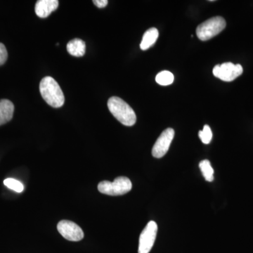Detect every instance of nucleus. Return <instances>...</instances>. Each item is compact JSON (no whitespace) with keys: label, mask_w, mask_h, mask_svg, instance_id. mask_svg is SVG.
I'll return each mask as SVG.
<instances>
[{"label":"nucleus","mask_w":253,"mask_h":253,"mask_svg":"<svg viewBox=\"0 0 253 253\" xmlns=\"http://www.w3.org/2000/svg\"><path fill=\"white\" fill-rule=\"evenodd\" d=\"M40 91L43 99L51 107L60 108L64 104V94L54 78L50 76L43 78L40 84Z\"/></svg>","instance_id":"obj_1"},{"label":"nucleus","mask_w":253,"mask_h":253,"mask_svg":"<svg viewBox=\"0 0 253 253\" xmlns=\"http://www.w3.org/2000/svg\"><path fill=\"white\" fill-rule=\"evenodd\" d=\"M108 107L113 116L124 126H131L136 123V116L129 104L117 96H113L108 101Z\"/></svg>","instance_id":"obj_2"},{"label":"nucleus","mask_w":253,"mask_h":253,"mask_svg":"<svg viewBox=\"0 0 253 253\" xmlns=\"http://www.w3.org/2000/svg\"><path fill=\"white\" fill-rule=\"evenodd\" d=\"M226 21L221 16H215L208 19L196 28V35L199 40L207 41L217 36L226 28Z\"/></svg>","instance_id":"obj_3"},{"label":"nucleus","mask_w":253,"mask_h":253,"mask_svg":"<svg viewBox=\"0 0 253 253\" xmlns=\"http://www.w3.org/2000/svg\"><path fill=\"white\" fill-rule=\"evenodd\" d=\"M132 188L130 179L126 176H119L111 182L103 181L98 185V190L101 194L109 196H121L129 192Z\"/></svg>","instance_id":"obj_4"},{"label":"nucleus","mask_w":253,"mask_h":253,"mask_svg":"<svg viewBox=\"0 0 253 253\" xmlns=\"http://www.w3.org/2000/svg\"><path fill=\"white\" fill-rule=\"evenodd\" d=\"M244 72V68L240 64L233 63H224L217 65L213 68V75L224 82H231L239 77Z\"/></svg>","instance_id":"obj_5"},{"label":"nucleus","mask_w":253,"mask_h":253,"mask_svg":"<svg viewBox=\"0 0 253 253\" xmlns=\"http://www.w3.org/2000/svg\"><path fill=\"white\" fill-rule=\"evenodd\" d=\"M157 231V224L154 221H149L139 237L138 253H149L154 246Z\"/></svg>","instance_id":"obj_6"},{"label":"nucleus","mask_w":253,"mask_h":253,"mask_svg":"<svg viewBox=\"0 0 253 253\" xmlns=\"http://www.w3.org/2000/svg\"><path fill=\"white\" fill-rule=\"evenodd\" d=\"M59 234L70 241H80L84 238V232L78 224L69 220L60 221L57 224Z\"/></svg>","instance_id":"obj_7"},{"label":"nucleus","mask_w":253,"mask_h":253,"mask_svg":"<svg viewBox=\"0 0 253 253\" xmlns=\"http://www.w3.org/2000/svg\"><path fill=\"white\" fill-rule=\"evenodd\" d=\"M174 136V131L172 128H168L163 131L153 147V156L156 158H161L167 154Z\"/></svg>","instance_id":"obj_8"},{"label":"nucleus","mask_w":253,"mask_h":253,"mask_svg":"<svg viewBox=\"0 0 253 253\" xmlns=\"http://www.w3.org/2000/svg\"><path fill=\"white\" fill-rule=\"evenodd\" d=\"M59 6L57 0H39L36 4V13L38 17H48Z\"/></svg>","instance_id":"obj_9"},{"label":"nucleus","mask_w":253,"mask_h":253,"mask_svg":"<svg viewBox=\"0 0 253 253\" xmlns=\"http://www.w3.org/2000/svg\"><path fill=\"white\" fill-rule=\"evenodd\" d=\"M14 106L8 99L0 100V126L6 124L12 119L14 116Z\"/></svg>","instance_id":"obj_10"},{"label":"nucleus","mask_w":253,"mask_h":253,"mask_svg":"<svg viewBox=\"0 0 253 253\" xmlns=\"http://www.w3.org/2000/svg\"><path fill=\"white\" fill-rule=\"evenodd\" d=\"M158 36H159V33L156 28H151L147 30L145 32L142 41L141 42V49L143 51L149 49L157 41Z\"/></svg>","instance_id":"obj_11"},{"label":"nucleus","mask_w":253,"mask_h":253,"mask_svg":"<svg viewBox=\"0 0 253 253\" xmlns=\"http://www.w3.org/2000/svg\"><path fill=\"white\" fill-rule=\"evenodd\" d=\"M68 52L76 57H81L85 53V43L81 39H74L68 43Z\"/></svg>","instance_id":"obj_12"},{"label":"nucleus","mask_w":253,"mask_h":253,"mask_svg":"<svg viewBox=\"0 0 253 253\" xmlns=\"http://www.w3.org/2000/svg\"><path fill=\"white\" fill-rule=\"evenodd\" d=\"M199 168L206 181L211 182L214 180V169L208 160L201 161L199 163Z\"/></svg>","instance_id":"obj_13"},{"label":"nucleus","mask_w":253,"mask_h":253,"mask_svg":"<svg viewBox=\"0 0 253 253\" xmlns=\"http://www.w3.org/2000/svg\"><path fill=\"white\" fill-rule=\"evenodd\" d=\"M174 75L168 71H161L156 77V81L160 85L167 86L172 84L174 81Z\"/></svg>","instance_id":"obj_14"},{"label":"nucleus","mask_w":253,"mask_h":253,"mask_svg":"<svg viewBox=\"0 0 253 253\" xmlns=\"http://www.w3.org/2000/svg\"><path fill=\"white\" fill-rule=\"evenodd\" d=\"M4 184L6 187L17 193L23 192V189H24V186L21 181L12 179V178H8V179H5Z\"/></svg>","instance_id":"obj_15"},{"label":"nucleus","mask_w":253,"mask_h":253,"mask_svg":"<svg viewBox=\"0 0 253 253\" xmlns=\"http://www.w3.org/2000/svg\"><path fill=\"white\" fill-rule=\"evenodd\" d=\"M199 136L201 141L205 144H210L212 138V132L211 127L206 125L203 130L199 131Z\"/></svg>","instance_id":"obj_16"},{"label":"nucleus","mask_w":253,"mask_h":253,"mask_svg":"<svg viewBox=\"0 0 253 253\" xmlns=\"http://www.w3.org/2000/svg\"><path fill=\"white\" fill-rule=\"evenodd\" d=\"M8 58L7 50L5 47L4 44L0 42V66L6 62Z\"/></svg>","instance_id":"obj_17"},{"label":"nucleus","mask_w":253,"mask_h":253,"mask_svg":"<svg viewBox=\"0 0 253 253\" xmlns=\"http://www.w3.org/2000/svg\"><path fill=\"white\" fill-rule=\"evenodd\" d=\"M93 3H94L95 6H97L98 8L102 9V8L106 7V6H107L109 1H108V0H94Z\"/></svg>","instance_id":"obj_18"}]
</instances>
